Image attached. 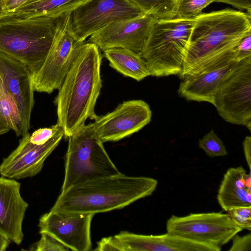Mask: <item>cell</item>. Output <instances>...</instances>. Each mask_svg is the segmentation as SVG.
<instances>
[{
	"label": "cell",
	"mask_w": 251,
	"mask_h": 251,
	"mask_svg": "<svg viewBox=\"0 0 251 251\" xmlns=\"http://www.w3.org/2000/svg\"><path fill=\"white\" fill-rule=\"evenodd\" d=\"M101 55L92 43L80 42L72 65L59 90L55 102L57 123L69 138L98 116L95 107L102 86Z\"/></svg>",
	"instance_id": "6da1fadb"
},
{
	"label": "cell",
	"mask_w": 251,
	"mask_h": 251,
	"mask_svg": "<svg viewBox=\"0 0 251 251\" xmlns=\"http://www.w3.org/2000/svg\"><path fill=\"white\" fill-rule=\"evenodd\" d=\"M157 181L122 173L89 180L61 192L50 211L63 214H93L124 208L151 195Z\"/></svg>",
	"instance_id": "7a4b0ae2"
},
{
	"label": "cell",
	"mask_w": 251,
	"mask_h": 251,
	"mask_svg": "<svg viewBox=\"0 0 251 251\" xmlns=\"http://www.w3.org/2000/svg\"><path fill=\"white\" fill-rule=\"evenodd\" d=\"M251 31V14L232 9L201 13L194 18L181 73L182 79L235 48Z\"/></svg>",
	"instance_id": "3957f363"
},
{
	"label": "cell",
	"mask_w": 251,
	"mask_h": 251,
	"mask_svg": "<svg viewBox=\"0 0 251 251\" xmlns=\"http://www.w3.org/2000/svg\"><path fill=\"white\" fill-rule=\"evenodd\" d=\"M55 19L24 18L15 14L0 17V51L25 64L33 76L51 46Z\"/></svg>",
	"instance_id": "277c9868"
},
{
	"label": "cell",
	"mask_w": 251,
	"mask_h": 251,
	"mask_svg": "<svg viewBox=\"0 0 251 251\" xmlns=\"http://www.w3.org/2000/svg\"><path fill=\"white\" fill-rule=\"evenodd\" d=\"M194 18L157 20L151 27L140 53L150 75H179L182 69Z\"/></svg>",
	"instance_id": "5b68a950"
},
{
	"label": "cell",
	"mask_w": 251,
	"mask_h": 251,
	"mask_svg": "<svg viewBox=\"0 0 251 251\" xmlns=\"http://www.w3.org/2000/svg\"><path fill=\"white\" fill-rule=\"evenodd\" d=\"M121 173L91 123L85 125L69 137L61 192L77 184Z\"/></svg>",
	"instance_id": "8992f818"
},
{
	"label": "cell",
	"mask_w": 251,
	"mask_h": 251,
	"mask_svg": "<svg viewBox=\"0 0 251 251\" xmlns=\"http://www.w3.org/2000/svg\"><path fill=\"white\" fill-rule=\"evenodd\" d=\"M71 13L55 18V31L50 50L40 70L32 76L35 91L50 94L59 89L72 65L80 42L76 41L74 36Z\"/></svg>",
	"instance_id": "52a82bcc"
},
{
	"label": "cell",
	"mask_w": 251,
	"mask_h": 251,
	"mask_svg": "<svg viewBox=\"0 0 251 251\" xmlns=\"http://www.w3.org/2000/svg\"><path fill=\"white\" fill-rule=\"evenodd\" d=\"M242 230L227 214L220 212L172 215L166 222L167 233L210 246L218 251Z\"/></svg>",
	"instance_id": "ba28073f"
},
{
	"label": "cell",
	"mask_w": 251,
	"mask_h": 251,
	"mask_svg": "<svg viewBox=\"0 0 251 251\" xmlns=\"http://www.w3.org/2000/svg\"><path fill=\"white\" fill-rule=\"evenodd\" d=\"M213 105L226 122L251 127V57L242 60L217 91Z\"/></svg>",
	"instance_id": "9c48e42d"
},
{
	"label": "cell",
	"mask_w": 251,
	"mask_h": 251,
	"mask_svg": "<svg viewBox=\"0 0 251 251\" xmlns=\"http://www.w3.org/2000/svg\"><path fill=\"white\" fill-rule=\"evenodd\" d=\"M144 13L129 0H87L72 12V25L76 41L88 37L115 22Z\"/></svg>",
	"instance_id": "30bf717a"
},
{
	"label": "cell",
	"mask_w": 251,
	"mask_h": 251,
	"mask_svg": "<svg viewBox=\"0 0 251 251\" xmlns=\"http://www.w3.org/2000/svg\"><path fill=\"white\" fill-rule=\"evenodd\" d=\"M240 62L236 58L234 48L182 79L178 94L188 100L207 102L213 105L217 91L236 70Z\"/></svg>",
	"instance_id": "8fae6325"
},
{
	"label": "cell",
	"mask_w": 251,
	"mask_h": 251,
	"mask_svg": "<svg viewBox=\"0 0 251 251\" xmlns=\"http://www.w3.org/2000/svg\"><path fill=\"white\" fill-rule=\"evenodd\" d=\"M151 111L142 100L125 101L115 110L102 116H98L92 128L103 142L117 141L138 132L148 124Z\"/></svg>",
	"instance_id": "7c38bea8"
},
{
	"label": "cell",
	"mask_w": 251,
	"mask_h": 251,
	"mask_svg": "<svg viewBox=\"0 0 251 251\" xmlns=\"http://www.w3.org/2000/svg\"><path fill=\"white\" fill-rule=\"evenodd\" d=\"M28 132L22 136L19 145L0 165L2 176L19 179L32 177L42 170L44 162L59 144L64 136L60 127L53 136L43 145L34 144L29 141Z\"/></svg>",
	"instance_id": "4fadbf2b"
},
{
	"label": "cell",
	"mask_w": 251,
	"mask_h": 251,
	"mask_svg": "<svg viewBox=\"0 0 251 251\" xmlns=\"http://www.w3.org/2000/svg\"><path fill=\"white\" fill-rule=\"evenodd\" d=\"M157 20L153 16L144 14L115 22L92 35L89 41L103 51L121 48L140 54L152 26Z\"/></svg>",
	"instance_id": "5bb4252c"
},
{
	"label": "cell",
	"mask_w": 251,
	"mask_h": 251,
	"mask_svg": "<svg viewBox=\"0 0 251 251\" xmlns=\"http://www.w3.org/2000/svg\"><path fill=\"white\" fill-rule=\"evenodd\" d=\"M93 214H63L50 211L39 219L40 233H47L73 251L91 250Z\"/></svg>",
	"instance_id": "9a60e30c"
},
{
	"label": "cell",
	"mask_w": 251,
	"mask_h": 251,
	"mask_svg": "<svg viewBox=\"0 0 251 251\" xmlns=\"http://www.w3.org/2000/svg\"><path fill=\"white\" fill-rule=\"evenodd\" d=\"M0 76L16 104L26 134L34 104L32 75L25 64L0 51Z\"/></svg>",
	"instance_id": "2e32d148"
},
{
	"label": "cell",
	"mask_w": 251,
	"mask_h": 251,
	"mask_svg": "<svg viewBox=\"0 0 251 251\" xmlns=\"http://www.w3.org/2000/svg\"><path fill=\"white\" fill-rule=\"evenodd\" d=\"M20 188L14 179L0 177V233L17 245L23 239L22 224L28 205Z\"/></svg>",
	"instance_id": "e0dca14e"
},
{
	"label": "cell",
	"mask_w": 251,
	"mask_h": 251,
	"mask_svg": "<svg viewBox=\"0 0 251 251\" xmlns=\"http://www.w3.org/2000/svg\"><path fill=\"white\" fill-rule=\"evenodd\" d=\"M124 251H218L216 248L168 233L143 235L126 231L115 235Z\"/></svg>",
	"instance_id": "ac0fdd59"
},
{
	"label": "cell",
	"mask_w": 251,
	"mask_h": 251,
	"mask_svg": "<svg viewBox=\"0 0 251 251\" xmlns=\"http://www.w3.org/2000/svg\"><path fill=\"white\" fill-rule=\"evenodd\" d=\"M217 200L226 211L239 206H251V176L242 166L227 170L221 183Z\"/></svg>",
	"instance_id": "d6986e66"
},
{
	"label": "cell",
	"mask_w": 251,
	"mask_h": 251,
	"mask_svg": "<svg viewBox=\"0 0 251 251\" xmlns=\"http://www.w3.org/2000/svg\"><path fill=\"white\" fill-rule=\"evenodd\" d=\"M110 66L125 76L140 81L151 75L147 64L139 53L113 48L103 50Z\"/></svg>",
	"instance_id": "ffe728a7"
},
{
	"label": "cell",
	"mask_w": 251,
	"mask_h": 251,
	"mask_svg": "<svg viewBox=\"0 0 251 251\" xmlns=\"http://www.w3.org/2000/svg\"><path fill=\"white\" fill-rule=\"evenodd\" d=\"M87 0H28L15 14L24 18L46 17L55 19L72 12Z\"/></svg>",
	"instance_id": "44dd1931"
},
{
	"label": "cell",
	"mask_w": 251,
	"mask_h": 251,
	"mask_svg": "<svg viewBox=\"0 0 251 251\" xmlns=\"http://www.w3.org/2000/svg\"><path fill=\"white\" fill-rule=\"evenodd\" d=\"M0 113L10 129L13 130L17 136L25 135L16 104L5 87L0 76Z\"/></svg>",
	"instance_id": "7402d4cb"
},
{
	"label": "cell",
	"mask_w": 251,
	"mask_h": 251,
	"mask_svg": "<svg viewBox=\"0 0 251 251\" xmlns=\"http://www.w3.org/2000/svg\"><path fill=\"white\" fill-rule=\"evenodd\" d=\"M144 14L157 20L175 18L181 0H129Z\"/></svg>",
	"instance_id": "603a6c76"
},
{
	"label": "cell",
	"mask_w": 251,
	"mask_h": 251,
	"mask_svg": "<svg viewBox=\"0 0 251 251\" xmlns=\"http://www.w3.org/2000/svg\"><path fill=\"white\" fill-rule=\"evenodd\" d=\"M198 145L211 157L224 156L227 154L223 142L213 129L199 140Z\"/></svg>",
	"instance_id": "cb8c5ba5"
},
{
	"label": "cell",
	"mask_w": 251,
	"mask_h": 251,
	"mask_svg": "<svg viewBox=\"0 0 251 251\" xmlns=\"http://www.w3.org/2000/svg\"><path fill=\"white\" fill-rule=\"evenodd\" d=\"M215 0H181L176 17L181 19L194 18Z\"/></svg>",
	"instance_id": "d4e9b609"
},
{
	"label": "cell",
	"mask_w": 251,
	"mask_h": 251,
	"mask_svg": "<svg viewBox=\"0 0 251 251\" xmlns=\"http://www.w3.org/2000/svg\"><path fill=\"white\" fill-rule=\"evenodd\" d=\"M40 239L30 247V250L35 251H69V249L50 234L40 233Z\"/></svg>",
	"instance_id": "484cf974"
},
{
	"label": "cell",
	"mask_w": 251,
	"mask_h": 251,
	"mask_svg": "<svg viewBox=\"0 0 251 251\" xmlns=\"http://www.w3.org/2000/svg\"><path fill=\"white\" fill-rule=\"evenodd\" d=\"M227 214L242 229L251 230V206L231 208Z\"/></svg>",
	"instance_id": "4316f807"
},
{
	"label": "cell",
	"mask_w": 251,
	"mask_h": 251,
	"mask_svg": "<svg viewBox=\"0 0 251 251\" xmlns=\"http://www.w3.org/2000/svg\"><path fill=\"white\" fill-rule=\"evenodd\" d=\"M60 127L56 124L50 127L38 129L29 135V141L37 145L44 144L53 136Z\"/></svg>",
	"instance_id": "83f0119b"
},
{
	"label": "cell",
	"mask_w": 251,
	"mask_h": 251,
	"mask_svg": "<svg viewBox=\"0 0 251 251\" xmlns=\"http://www.w3.org/2000/svg\"><path fill=\"white\" fill-rule=\"evenodd\" d=\"M236 58L238 61L251 57V31L248 32L235 48Z\"/></svg>",
	"instance_id": "f1b7e54d"
},
{
	"label": "cell",
	"mask_w": 251,
	"mask_h": 251,
	"mask_svg": "<svg viewBox=\"0 0 251 251\" xmlns=\"http://www.w3.org/2000/svg\"><path fill=\"white\" fill-rule=\"evenodd\" d=\"M94 250L98 251H124L120 241L115 235L102 238L98 243L97 247Z\"/></svg>",
	"instance_id": "f546056e"
},
{
	"label": "cell",
	"mask_w": 251,
	"mask_h": 251,
	"mask_svg": "<svg viewBox=\"0 0 251 251\" xmlns=\"http://www.w3.org/2000/svg\"><path fill=\"white\" fill-rule=\"evenodd\" d=\"M229 251H251V234L244 236L235 235L232 239Z\"/></svg>",
	"instance_id": "4dcf8cb0"
},
{
	"label": "cell",
	"mask_w": 251,
	"mask_h": 251,
	"mask_svg": "<svg viewBox=\"0 0 251 251\" xmlns=\"http://www.w3.org/2000/svg\"><path fill=\"white\" fill-rule=\"evenodd\" d=\"M28 0H3L2 10L8 14H15L16 10Z\"/></svg>",
	"instance_id": "1f68e13d"
},
{
	"label": "cell",
	"mask_w": 251,
	"mask_h": 251,
	"mask_svg": "<svg viewBox=\"0 0 251 251\" xmlns=\"http://www.w3.org/2000/svg\"><path fill=\"white\" fill-rule=\"evenodd\" d=\"M216 2L231 5L240 10H245L251 14V0H215Z\"/></svg>",
	"instance_id": "d6a6232c"
},
{
	"label": "cell",
	"mask_w": 251,
	"mask_h": 251,
	"mask_svg": "<svg viewBox=\"0 0 251 251\" xmlns=\"http://www.w3.org/2000/svg\"><path fill=\"white\" fill-rule=\"evenodd\" d=\"M243 147L248 166L250 170L251 168V137L247 136L243 142Z\"/></svg>",
	"instance_id": "836d02e7"
},
{
	"label": "cell",
	"mask_w": 251,
	"mask_h": 251,
	"mask_svg": "<svg viewBox=\"0 0 251 251\" xmlns=\"http://www.w3.org/2000/svg\"><path fill=\"white\" fill-rule=\"evenodd\" d=\"M10 130V127L0 113V135L8 132Z\"/></svg>",
	"instance_id": "e575fe53"
},
{
	"label": "cell",
	"mask_w": 251,
	"mask_h": 251,
	"mask_svg": "<svg viewBox=\"0 0 251 251\" xmlns=\"http://www.w3.org/2000/svg\"><path fill=\"white\" fill-rule=\"evenodd\" d=\"M11 241L0 233V251H5L9 246Z\"/></svg>",
	"instance_id": "d590c367"
},
{
	"label": "cell",
	"mask_w": 251,
	"mask_h": 251,
	"mask_svg": "<svg viewBox=\"0 0 251 251\" xmlns=\"http://www.w3.org/2000/svg\"><path fill=\"white\" fill-rule=\"evenodd\" d=\"M3 0H0V17L8 15V14L5 13L2 8V3Z\"/></svg>",
	"instance_id": "8d00e7d4"
}]
</instances>
